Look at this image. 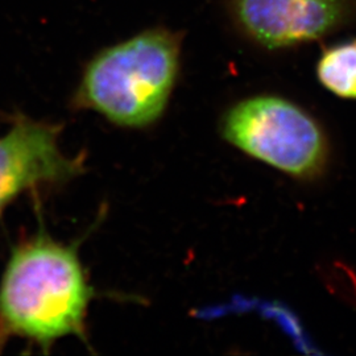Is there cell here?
I'll return each instance as SVG.
<instances>
[{
  "label": "cell",
  "mask_w": 356,
  "mask_h": 356,
  "mask_svg": "<svg viewBox=\"0 0 356 356\" xmlns=\"http://www.w3.org/2000/svg\"><path fill=\"white\" fill-rule=\"evenodd\" d=\"M95 292L76 245L45 232L19 244L0 282V331L44 351L73 335L88 342L86 318Z\"/></svg>",
  "instance_id": "6da1fadb"
},
{
  "label": "cell",
  "mask_w": 356,
  "mask_h": 356,
  "mask_svg": "<svg viewBox=\"0 0 356 356\" xmlns=\"http://www.w3.org/2000/svg\"><path fill=\"white\" fill-rule=\"evenodd\" d=\"M178 69L179 38L165 29L145 31L90 61L73 106L120 127H148L164 114Z\"/></svg>",
  "instance_id": "7a4b0ae2"
},
{
  "label": "cell",
  "mask_w": 356,
  "mask_h": 356,
  "mask_svg": "<svg viewBox=\"0 0 356 356\" xmlns=\"http://www.w3.org/2000/svg\"><path fill=\"white\" fill-rule=\"evenodd\" d=\"M225 140L282 173L318 177L329 161V141L318 122L298 104L257 95L232 106L220 123Z\"/></svg>",
  "instance_id": "3957f363"
},
{
  "label": "cell",
  "mask_w": 356,
  "mask_h": 356,
  "mask_svg": "<svg viewBox=\"0 0 356 356\" xmlns=\"http://www.w3.org/2000/svg\"><path fill=\"white\" fill-rule=\"evenodd\" d=\"M63 127L16 116L0 136V213L22 193L63 185L85 173V157L66 156L60 147Z\"/></svg>",
  "instance_id": "277c9868"
},
{
  "label": "cell",
  "mask_w": 356,
  "mask_h": 356,
  "mask_svg": "<svg viewBox=\"0 0 356 356\" xmlns=\"http://www.w3.org/2000/svg\"><path fill=\"white\" fill-rule=\"evenodd\" d=\"M245 32L268 49L325 38L354 17L353 0H235Z\"/></svg>",
  "instance_id": "5b68a950"
},
{
  "label": "cell",
  "mask_w": 356,
  "mask_h": 356,
  "mask_svg": "<svg viewBox=\"0 0 356 356\" xmlns=\"http://www.w3.org/2000/svg\"><path fill=\"white\" fill-rule=\"evenodd\" d=\"M321 85L343 99H356V40L327 48L319 57Z\"/></svg>",
  "instance_id": "8992f818"
}]
</instances>
